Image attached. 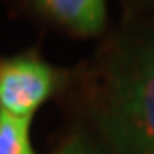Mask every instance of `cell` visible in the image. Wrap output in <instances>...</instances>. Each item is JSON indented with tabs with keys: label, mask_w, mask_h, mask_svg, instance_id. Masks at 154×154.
I'll use <instances>...</instances> for the list:
<instances>
[{
	"label": "cell",
	"mask_w": 154,
	"mask_h": 154,
	"mask_svg": "<svg viewBox=\"0 0 154 154\" xmlns=\"http://www.w3.org/2000/svg\"><path fill=\"white\" fill-rule=\"evenodd\" d=\"M98 122L112 154H154V38L116 64L100 100Z\"/></svg>",
	"instance_id": "cell-1"
},
{
	"label": "cell",
	"mask_w": 154,
	"mask_h": 154,
	"mask_svg": "<svg viewBox=\"0 0 154 154\" xmlns=\"http://www.w3.org/2000/svg\"><path fill=\"white\" fill-rule=\"evenodd\" d=\"M64 74L32 52L0 56V110L32 120L36 110L62 86Z\"/></svg>",
	"instance_id": "cell-2"
},
{
	"label": "cell",
	"mask_w": 154,
	"mask_h": 154,
	"mask_svg": "<svg viewBox=\"0 0 154 154\" xmlns=\"http://www.w3.org/2000/svg\"><path fill=\"white\" fill-rule=\"evenodd\" d=\"M46 16L82 36L98 34L106 24V0H36Z\"/></svg>",
	"instance_id": "cell-3"
},
{
	"label": "cell",
	"mask_w": 154,
	"mask_h": 154,
	"mask_svg": "<svg viewBox=\"0 0 154 154\" xmlns=\"http://www.w3.org/2000/svg\"><path fill=\"white\" fill-rule=\"evenodd\" d=\"M28 132L30 120L0 110V154H36Z\"/></svg>",
	"instance_id": "cell-4"
},
{
	"label": "cell",
	"mask_w": 154,
	"mask_h": 154,
	"mask_svg": "<svg viewBox=\"0 0 154 154\" xmlns=\"http://www.w3.org/2000/svg\"><path fill=\"white\" fill-rule=\"evenodd\" d=\"M54 154H100V152H98V148L90 142V138H86L84 134H74V136H70Z\"/></svg>",
	"instance_id": "cell-5"
}]
</instances>
